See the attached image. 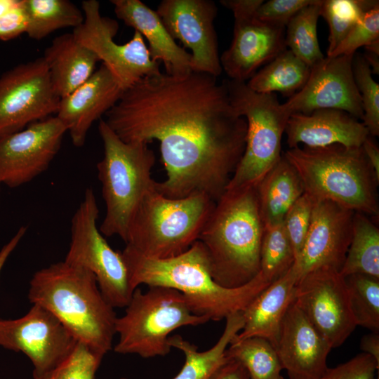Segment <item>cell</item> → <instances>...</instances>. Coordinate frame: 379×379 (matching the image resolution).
I'll list each match as a JSON object with an SVG mask.
<instances>
[{"instance_id":"cell-50","label":"cell","mask_w":379,"mask_h":379,"mask_svg":"<svg viewBox=\"0 0 379 379\" xmlns=\"http://www.w3.org/2000/svg\"><path fill=\"white\" fill-rule=\"evenodd\" d=\"M121 379H126V378H121Z\"/></svg>"},{"instance_id":"cell-27","label":"cell","mask_w":379,"mask_h":379,"mask_svg":"<svg viewBox=\"0 0 379 379\" xmlns=\"http://www.w3.org/2000/svg\"><path fill=\"white\" fill-rule=\"evenodd\" d=\"M225 329L217 343L210 349L199 352L198 347L180 335H171L168 344L185 355V363L173 379H212L228 358L226 350L244 326L242 312H234L226 318Z\"/></svg>"},{"instance_id":"cell-37","label":"cell","mask_w":379,"mask_h":379,"mask_svg":"<svg viewBox=\"0 0 379 379\" xmlns=\"http://www.w3.org/2000/svg\"><path fill=\"white\" fill-rule=\"evenodd\" d=\"M103 357L78 343L67 359L38 379H95Z\"/></svg>"},{"instance_id":"cell-5","label":"cell","mask_w":379,"mask_h":379,"mask_svg":"<svg viewBox=\"0 0 379 379\" xmlns=\"http://www.w3.org/2000/svg\"><path fill=\"white\" fill-rule=\"evenodd\" d=\"M284 157L296 170L305 193L354 212L378 217L379 179L361 148L332 145L288 149Z\"/></svg>"},{"instance_id":"cell-17","label":"cell","mask_w":379,"mask_h":379,"mask_svg":"<svg viewBox=\"0 0 379 379\" xmlns=\"http://www.w3.org/2000/svg\"><path fill=\"white\" fill-rule=\"evenodd\" d=\"M171 37L191 50L192 69L218 77L222 72L211 0H163L156 11Z\"/></svg>"},{"instance_id":"cell-20","label":"cell","mask_w":379,"mask_h":379,"mask_svg":"<svg viewBox=\"0 0 379 379\" xmlns=\"http://www.w3.org/2000/svg\"><path fill=\"white\" fill-rule=\"evenodd\" d=\"M331 349L293 301L284 317L276 348L289 379H321Z\"/></svg>"},{"instance_id":"cell-6","label":"cell","mask_w":379,"mask_h":379,"mask_svg":"<svg viewBox=\"0 0 379 379\" xmlns=\"http://www.w3.org/2000/svg\"><path fill=\"white\" fill-rule=\"evenodd\" d=\"M98 131L103 157L97 169L106 206L99 230L104 236L117 235L125 241L138 208L154 186L155 155L148 143L123 141L103 119H100Z\"/></svg>"},{"instance_id":"cell-48","label":"cell","mask_w":379,"mask_h":379,"mask_svg":"<svg viewBox=\"0 0 379 379\" xmlns=\"http://www.w3.org/2000/svg\"><path fill=\"white\" fill-rule=\"evenodd\" d=\"M21 0H0V17L18 7Z\"/></svg>"},{"instance_id":"cell-16","label":"cell","mask_w":379,"mask_h":379,"mask_svg":"<svg viewBox=\"0 0 379 379\" xmlns=\"http://www.w3.org/2000/svg\"><path fill=\"white\" fill-rule=\"evenodd\" d=\"M67 130L51 116L0 138V185L17 187L44 172L60 149Z\"/></svg>"},{"instance_id":"cell-47","label":"cell","mask_w":379,"mask_h":379,"mask_svg":"<svg viewBox=\"0 0 379 379\" xmlns=\"http://www.w3.org/2000/svg\"><path fill=\"white\" fill-rule=\"evenodd\" d=\"M364 48L366 51L363 56L370 65L372 73L378 74L379 72V40Z\"/></svg>"},{"instance_id":"cell-21","label":"cell","mask_w":379,"mask_h":379,"mask_svg":"<svg viewBox=\"0 0 379 379\" xmlns=\"http://www.w3.org/2000/svg\"><path fill=\"white\" fill-rule=\"evenodd\" d=\"M123 91L102 64L84 83L60 98L55 117L74 146L84 145L92 124L117 102Z\"/></svg>"},{"instance_id":"cell-25","label":"cell","mask_w":379,"mask_h":379,"mask_svg":"<svg viewBox=\"0 0 379 379\" xmlns=\"http://www.w3.org/2000/svg\"><path fill=\"white\" fill-rule=\"evenodd\" d=\"M53 88L60 98L71 93L95 71L98 57L80 44L73 33L58 36L42 56Z\"/></svg>"},{"instance_id":"cell-13","label":"cell","mask_w":379,"mask_h":379,"mask_svg":"<svg viewBox=\"0 0 379 379\" xmlns=\"http://www.w3.org/2000/svg\"><path fill=\"white\" fill-rule=\"evenodd\" d=\"M55 93L42 57L0 76V138L56 114Z\"/></svg>"},{"instance_id":"cell-7","label":"cell","mask_w":379,"mask_h":379,"mask_svg":"<svg viewBox=\"0 0 379 379\" xmlns=\"http://www.w3.org/2000/svg\"><path fill=\"white\" fill-rule=\"evenodd\" d=\"M215 202L202 193L171 199L154 184L133 218L126 245L150 258L178 255L198 240Z\"/></svg>"},{"instance_id":"cell-12","label":"cell","mask_w":379,"mask_h":379,"mask_svg":"<svg viewBox=\"0 0 379 379\" xmlns=\"http://www.w3.org/2000/svg\"><path fill=\"white\" fill-rule=\"evenodd\" d=\"M263 0H221L234 15L233 38L220 56L222 71L230 80L246 82L262 65L286 49L285 27L262 22L255 12Z\"/></svg>"},{"instance_id":"cell-2","label":"cell","mask_w":379,"mask_h":379,"mask_svg":"<svg viewBox=\"0 0 379 379\" xmlns=\"http://www.w3.org/2000/svg\"><path fill=\"white\" fill-rule=\"evenodd\" d=\"M121 255L133 290L142 284L174 289L183 295L194 314L209 321L243 312L270 284L258 273L241 287L221 286L212 277L207 253L199 240L186 251L168 258H147L127 245Z\"/></svg>"},{"instance_id":"cell-9","label":"cell","mask_w":379,"mask_h":379,"mask_svg":"<svg viewBox=\"0 0 379 379\" xmlns=\"http://www.w3.org/2000/svg\"><path fill=\"white\" fill-rule=\"evenodd\" d=\"M125 308L124 314L116 320L119 340L114 350L142 358L168 354L171 348L168 338L173 331L209 321L194 314L180 292L162 286H149L145 292L137 288Z\"/></svg>"},{"instance_id":"cell-44","label":"cell","mask_w":379,"mask_h":379,"mask_svg":"<svg viewBox=\"0 0 379 379\" xmlns=\"http://www.w3.org/2000/svg\"><path fill=\"white\" fill-rule=\"evenodd\" d=\"M361 148L376 177L379 179V149L378 145L369 135L363 142Z\"/></svg>"},{"instance_id":"cell-46","label":"cell","mask_w":379,"mask_h":379,"mask_svg":"<svg viewBox=\"0 0 379 379\" xmlns=\"http://www.w3.org/2000/svg\"><path fill=\"white\" fill-rule=\"evenodd\" d=\"M364 352L371 355L379 363V334L372 332L364 335L360 344Z\"/></svg>"},{"instance_id":"cell-23","label":"cell","mask_w":379,"mask_h":379,"mask_svg":"<svg viewBox=\"0 0 379 379\" xmlns=\"http://www.w3.org/2000/svg\"><path fill=\"white\" fill-rule=\"evenodd\" d=\"M117 17L148 42L149 56L161 62L165 73L182 77L192 71L191 53L171 37L157 12L140 0H112Z\"/></svg>"},{"instance_id":"cell-45","label":"cell","mask_w":379,"mask_h":379,"mask_svg":"<svg viewBox=\"0 0 379 379\" xmlns=\"http://www.w3.org/2000/svg\"><path fill=\"white\" fill-rule=\"evenodd\" d=\"M26 231L25 227H20L15 235L0 250V274L6 260L21 241Z\"/></svg>"},{"instance_id":"cell-8","label":"cell","mask_w":379,"mask_h":379,"mask_svg":"<svg viewBox=\"0 0 379 379\" xmlns=\"http://www.w3.org/2000/svg\"><path fill=\"white\" fill-rule=\"evenodd\" d=\"M237 114L247 124L246 146L225 191L257 187L279 161L281 139L291 114L276 93H259L246 82L223 81Z\"/></svg>"},{"instance_id":"cell-1","label":"cell","mask_w":379,"mask_h":379,"mask_svg":"<svg viewBox=\"0 0 379 379\" xmlns=\"http://www.w3.org/2000/svg\"><path fill=\"white\" fill-rule=\"evenodd\" d=\"M105 116L124 142H159L166 178L155 187L171 199L202 193L217 201L246 146L245 118L232 105L224 81L205 73L142 78Z\"/></svg>"},{"instance_id":"cell-18","label":"cell","mask_w":379,"mask_h":379,"mask_svg":"<svg viewBox=\"0 0 379 379\" xmlns=\"http://www.w3.org/2000/svg\"><path fill=\"white\" fill-rule=\"evenodd\" d=\"M354 55L326 56L310 67L303 86L282 104L284 109L290 114H308L317 109H336L361 119V97L352 70Z\"/></svg>"},{"instance_id":"cell-49","label":"cell","mask_w":379,"mask_h":379,"mask_svg":"<svg viewBox=\"0 0 379 379\" xmlns=\"http://www.w3.org/2000/svg\"><path fill=\"white\" fill-rule=\"evenodd\" d=\"M276 379H284L281 375L277 377Z\"/></svg>"},{"instance_id":"cell-39","label":"cell","mask_w":379,"mask_h":379,"mask_svg":"<svg viewBox=\"0 0 379 379\" xmlns=\"http://www.w3.org/2000/svg\"><path fill=\"white\" fill-rule=\"evenodd\" d=\"M313 199L306 193L300 196L286 213L283 223L298 261L310 224Z\"/></svg>"},{"instance_id":"cell-33","label":"cell","mask_w":379,"mask_h":379,"mask_svg":"<svg viewBox=\"0 0 379 379\" xmlns=\"http://www.w3.org/2000/svg\"><path fill=\"white\" fill-rule=\"evenodd\" d=\"M293 247L281 222L264 227L260 248L259 273L271 284L285 274L293 265Z\"/></svg>"},{"instance_id":"cell-34","label":"cell","mask_w":379,"mask_h":379,"mask_svg":"<svg viewBox=\"0 0 379 379\" xmlns=\"http://www.w3.org/2000/svg\"><path fill=\"white\" fill-rule=\"evenodd\" d=\"M345 279L356 325L378 332L379 279L364 274H354Z\"/></svg>"},{"instance_id":"cell-11","label":"cell","mask_w":379,"mask_h":379,"mask_svg":"<svg viewBox=\"0 0 379 379\" xmlns=\"http://www.w3.org/2000/svg\"><path fill=\"white\" fill-rule=\"evenodd\" d=\"M81 10L84 20L73 29L74 36L102 61L123 91L142 78L161 73L159 62L151 59L139 32L135 31L131 40L119 44L114 39L118 22L102 16L98 1H83Z\"/></svg>"},{"instance_id":"cell-30","label":"cell","mask_w":379,"mask_h":379,"mask_svg":"<svg viewBox=\"0 0 379 379\" xmlns=\"http://www.w3.org/2000/svg\"><path fill=\"white\" fill-rule=\"evenodd\" d=\"M340 274L344 277L364 274L379 279V230L361 213L354 212L352 239Z\"/></svg>"},{"instance_id":"cell-26","label":"cell","mask_w":379,"mask_h":379,"mask_svg":"<svg viewBox=\"0 0 379 379\" xmlns=\"http://www.w3.org/2000/svg\"><path fill=\"white\" fill-rule=\"evenodd\" d=\"M256 190L264 227L281 222L291 206L305 192L296 170L284 155Z\"/></svg>"},{"instance_id":"cell-22","label":"cell","mask_w":379,"mask_h":379,"mask_svg":"<svg viewBox=\"0 0 379 379\" xmlns=\"http://www.w3.org/2000/svg\"><path fill=\"white\" fill-rule=\"evenodd\" d=\"M289 149L298 147L316 148L332 145L361 147L370 135L362 122L345 111L317 109L308 114H291L285 132Z\"/></svg>"},{"instance_id":"cell-35","label":"cell","mask_w":379,"mask_h":379,"mask_svg":"<svg viewBox=\"0 0 379 379\" xmlns=\"http://www.w3.org/2000/svg\"><path fill=\"white\" fill-rule=\"evenodd\" d=\"M377 0H323L320 15L329 28L327 55H330Z\"/></svg>"},{"instance_id":"cell-15","label":"cell","mask_w":379,"mask_h":379,"mask_svg":"<svg viewBox=\"0 0 379 379\" xmlns=\"http://www.w3.org/2000/svg\"><path fill=\"white\" fill-rule=\"evenodd\" d=\"M294 303L331 348L340 346L357 326L345 277L335 269L321 267L301 276L295 285Z\"/></svg>"},{"instance_id":"cell-43","label":"cell","mask_w":379,"mask_h":379,"mask_svg":"<svg viewBox=\"0 0 379 379\" xmlns=\"http://www.w3.org/2000/svg\"><path fill=\"white\" fill-rule=\"evenodd\" d=\"M212 379H251L245 367L238 361L228 359L213 376Z\"/></svg>"},{"instance_id":"cell-31","label":"cell","mask_w":379,"mask_h":379,"mask_svg":"<svg viewBox=\"0 0 379 379\" xmlns=\"http://www.w3.org/2000/svg\"><path fill=\"white\" fill-rule=\"evenodd\" d=\"M321 1L314 0L302 8L285 27L286 48L310 67L325 57L320 49L317 32Z\"/></svg>"},{"instance_id":"cell-28","label":"cell","mask_w":379,"mask_h":379,"mask_svg":"<svg viewBox=\"0 0 379 379\" xmlns=\"http://www.w3.org/2000/svg\"><path fill=\"white\" fill-rule=\"evenodd\" d=\"M310 72V67L286 48L246 83L257 93L279 92L290 98L303 86Z\"/></svg>"},{"instance_id":"cell-32","label":"cell","mask_w":379,"mask_h":379,"mask_svg":"<svg viewBox=\"0 0 379 379\" xmlns=\"http://www.w3.org/2000/svg\"><path fill=\"white\" fill-rule=\"evenodd\" d=\"M234 338L225 355L240 362L251 379H276L280 375L283 367L275 348L267 340L258 336L240 340Z\"/></svg>"},{"instance_id":"cell-19","label":"cell","mask_w":379,"mask_h":379,"mask_svg":"<svg viewBox=\"0 0 379 379\" xmlns=\"http://www.w3.org/2000/svg\"><path fill=\"white\" fill-rule=\"evenodd\" d=\"M354 211L329 200H313L310 224L298 261L300 277L328 267L340 272L352 235Z\"/></svg>"},{"instance_id":"cell-3","label":"cell","mask_w":379,"mask_h":379,"mask_svg":"<svg viewBox=\"0 0 379 379\" xmlns=\"http://www.w3.org/2000/svg\"><path fill=\"white\" fill-rule=\"evenodd\" d=\"M28 298L52 313L78 343L103 357L112 350L117 317L91 272L65 260L51 264L34 273Z\"/></svg>"},{"instance_id":"cell-4","label":"cell","mask_w":379,"mask_h":379,"mask_svg":"<svg viewBox=\"0 0 379 379\" xmlns=\"http://www.w3.org/2000/svg\"><path fill=\"white\" fill-rule=\"evenodd\" d=\"M263 232L256 187L225 191L198 239L217 284L239 288L258 274Z\"/></svg>"},{"instance_id":"cell-36","label":"cell","mask_w":379,"mask_h":379,"mask_svg":"<svg viewBox=\"0 0 379 379\" xmlns=\"http://www.w3.org/2000/svg\"><path fill=\"white\" fill-rule=\"evenodd\" d=\"M352 70L361 97L363 124L370 136L379 135V85L372 77V70L362 55L354 54Z\"/></svg>"},{"instance_id":"cell-42","label":"cell","mask_w":379,"mask_h":379,"mask_svg":"<svg viewBox=\"0 0 379 379\" xmlns=\"http://www.w3.org/2000/svg\"><path fill=\"white\" fill-rule=\"evenodd\" d=\"M27 20L20 4L0 17V40L8 41L26 33Z\"/></svg>"},{"instance_id":"cell-10","label":"cell","mask_w":379,"mask_h":379,"mask_svg":"<svg viewBox=\"0 0 379 379\" xmlns=\"http://www.w3.org/2000/svg\"><path fill=\"white\" fill-rule=\"evenodd\" d=\"M98 215L94 192L86 188L72 218L70 244L64 260L91 272L114 308L126 307L135 290L121 252L112 248L97 226Z\"/></svg>"},{"instance_id":"cell-38","label":"cell","mask_w":379,"mask_h":379,"mask_svg":"<svg viewBox=\"0 0 379 379\" xmlns=\"http://www.w3.org/2000/svg\"><path fill=\"white\" fill-rule=\"evenodd\" d=\"M379 40V3L368 10L338 46L328 55H354L356 51Z\"/></svg>"},{"instance_id":"cell-24","label":"cell","mask_w":379,"mask_h":379,"mask_svg":"<svg viewBox=\"0 0 379 379\" xmlns=\"http://www.w3.org/2000/svg\"><path fill=\"white\" fill-rule=\"evenodd\" d=\"M300 277L294 262L291 269L261 291L244 310V326L236 336L243 340L258 336L277 347L284 317L295 298V285Z\"/></svg>"},{"instance_id":"cell-29","label":"cell","mask_w":379,"mask_h":379,"mask_svg":"<svg viewBox=\"0 0 379 379\" xmlns=\"http://www.w3.org/2000/svg\"><path fill=\"white\" fill-rule=\"evenodd\" d=\"M22 7L27 20L26 34L35 40L60 29H74L84 20L82 10L68 0H22Z\"/></svg>"},{"instance_id":"cell-40","label":"cell","mask_w":379,"mask_h":379,"mask_svg":"<svg viewBox=\"0 0 379 379\" xmlns=\"http://www.w3.org/2000/svg\"><path fill=\"white\" fill-rule=\"evenodd\" d=\"M378 368L379 363L364 352L334 368L328 367L321 379H376Z\"/></svg>"},{"instance_id":"cell-41","label":"cell","mask_w":379,"mask_h":379,"mask_svg":"<svg viewBox=\"0 0 379 379\" xmlns=\"http://www.w3.org/2000/svg\"><path fill=\"white\" fill-rule=\"evenodd\" d=\"M314 0H270L263 1L255 12L257 18L268 24L286 27L289 20Z\"/></svg>"},{"instance_id":"cell-14","label":"cell","mask_w":379,"mask_h":379,"mask_svg":"<svg viewBox=\"0 0 379 379\" xmlns=\"http://www.w3.org/2000/svg\"><path fill=\"white\" fill-rule=\"evenodd\" d=\"M77 343L52 313L37 305L18 319H0V347L26 355L34 379L62 363Z\"/></svg>"}]
</instances>
